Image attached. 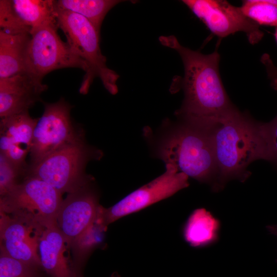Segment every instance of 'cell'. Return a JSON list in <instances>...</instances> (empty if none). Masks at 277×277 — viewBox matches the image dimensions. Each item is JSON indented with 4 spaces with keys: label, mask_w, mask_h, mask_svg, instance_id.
I'll return each instance as SVG.
<instances>
[{
    "label": "cell",
    "mask_w": 277,
    "mask_h": 277,
    "mask_svg": "<svg viewBox=\"0 0 277 277\" xmlns=\"http://www.w3.org/2000/svg\"><path fill=\"white\" fill-rule=\"evenodd\" d=\"M43 268L14 259L0 250V277H45Z\"/></svg>",
    "instance_id": "cell-22"
},
{
    "label": "cell",
    "mask_w": 277,
    "mask_h": 277,
    "mask_svg": "<svg viewBox=\"0 0 277 277\" xmlns=\"http://www.w3.org/2000/svg\"><path fill=\"white\" fill-rule=\"evenodd\" d=\"M0 214V250L23 263L43 268L38 242L44 228L15 216Z\"/></svg>",
    "instance_id": "cell-11"
},
{
    "label": "cell",
    "mask_w": 277,
    "mask_h": 277,
    "mask_svg": "<svg viewBox=\"0 0 277 277\" xmlns=\"http://www.w3.org/2000/svg\"><path fill=\"white\" fill-rule=\"evenodd\" d=\"M38 120L31 117L28 111L1 118L0 153L25 171L29 167L25 160Z\"/></svg>",
    "instance_id": "cell-14"
},
{
    "label": "cell",
    "mask_w": 277,
    "mask_h": 277,
    "mask_svg": "<svg viewBox=\"0 0 277 277\" xmlns=\"http://www.w3.org/2000/svg\"><path fill=\"white\" fill-rule=\"evenodd\" d=\"M54 13L58 28L64 33L67 43L87 66L80 92L87 94L94 78L98 77L110 93L116 94L120 75L106 65V57L100 46V32L78 14L55 8Z\"/></svg>",
    "instance_id": "cell-4"
},
{
    "label": "cell",
    "mask_w": 277,
    "mask_h": 277,
    "mask_svg": "<svg viewBox=\"0 0 277 277\" xmlns=\"http://www.w3.org/2000/svg\"><path fill=\"white\" fill-rule=\"evenodd\" d=\"M31 35L0 30V78L26 72V58Z\"/></svg>",
    "instance_id": "cell-18"
},
{
    "label": "cell",
    "mask_w": 277,
    "mask_h": 277,
    "mask_svg": "<svg viewBox=\"0 0 277 277\" xmlns=\"http://www.w3.org/2000/svg\"><path fill=\"white\" fill-rule=\"evenodd\" d=\"M274 36H275V40H276V43H277V27H276V28H275V33H274Z\"/></svg>",
    "instance_id": "cell-28"
},
{
    "label": "cell",
    "mask_w": 277,
    "mask_h": 277,
    "mask_svg": "<svg viewBox=\"0 0 277 277\" xmlns=\"http://www.w3.org/2000/svg\"><path fill=\"white\" fill-rule=\"evenodd\" d=\"M165 172L149 183L126 195L109 208L100 205L98 216L106 226L125 216L139 211L167 199L189 186V177L170 164Z\"/></svg>",
    "instance_id": "cell-9"
},
{
    "label": "cell",
    "mask_w": 277,
    "mask_h": 277,
    "mask_svg": "<svg viewBox=\"0 0 277 277\" xmlns=\"http://www.w3.org/2000/svg\"><path fill=\"white\" fill-rule=\"evenodd\" d=\"M54 1L1 0V30L30 34L35 28L55 21Z\"/></svg>",
    "instance_id": "cell-13"
},
{
    "label": "cell",
    "mask_w": 277,
    "mask_h": 277,
    "mask_svg": "<svg viewBox=\"0 0 277 277\" xmlns=\"http://www.w3.org/2000/svg\"><path fill=\"white\" fill-rule=\"evenodd\" d=\"M143 135L155 157L173 166L179 172L210 184L214 190L218 171L211 129L166 118L154 133L145 127Z\"/></svg>",
    "instance_id": "cell-2"
},
{
    "label": "cell",
    "mask_w": 277,
    "mask_h": 277,
    "mask_svg": "<svg viewBox=\"0 0 277 277\" xmlns=\"http://www.w3.org/2000/svg\"><path fill=\"white\" fill-rule=\"evenodd\" d=\"M209 30L223 38L243 32L251 44L258 43L264 33L259 25L246 16L240 7L224 0H184L182 1Z\"/></svg>",
    "instance_id": "cell-10"
},
{
    "label": "cell",
    "mask_w": 277,
    "mask_h": 277,
    "mask_svg": "<svg viewBox=\"0 0 277 277\" xmlns=\"http://www.w3.org/2000/svg\"><path fill=\"white\" fill-rule=\"evenodd\" d=\"M221 223L205 208L194 210L182 228L183 237L189 246L203 248L213 245L219 239Z\"/></svg>",
    "instance_id": "cell-17"
},
{
    "label": "cell",
    "mask_w": 277,
    "mask_h": 277,
    "mask_svg": "<svg viewBox=\"0 0 277 277\" xmlns=\"http://www.w3.org/2000/svg\"><path fill=\"white\" fill-rule=\"evenodd\" d=\"M106 226L98 216L94 222L71 244V268L74 277H84L82 271L87 260L92 252L100 247L105 239Z\"/></svg>",
    "instance_id": "cell-19"
},
{
    "label": "cell",
    "mask_w": 277,
    "mask_h": 277,
    "mask_svg": "<svg viewBox=\"0 0 277 277\" xmlns=\"http://www.w3.org/2000/svg\"><path fill=\"white\" fill-rule=\"evenodd\" d=\"M271 156V161L277 163V116L271 122L264 123Z\"/></svg>",
    "instance_id": "cell-24"
},
{
    "label": "cell",
    "mask_w": 277,
    "mask_h": 277,
    "mask_svg": "<svg viewBox=\"0 0 277 277\" xmlns=\"http://www.w3.org/2000/svg\"><path fill=\"white\" fill-rule=\"evenodd\" d=\"M62 194L36 177L26 176L0 197V212L24 219L41 227L56 223Z\"/></svg>",
    "instance_id": "cell-6"
},
{
    "label": "cell",
    "mask_w": 277,
    "mask_h": 277,
    "mask_svg": "<svg viewBox=\"0 0 277 277\" xmlns=\"http://www.w3.org/2000/svg\"><path fill=\"white\" fill-rule=\"evenodd\" d=\"M118 0H58L54 1L56 9L78 14L90 22L100 32L102 22L109 10L118 3Z\"/></svg>",
    "instance_id": "cell-20"
},
{
    "label": "cell",
    "mask_w": 277,
    "mask_h": 277,
    "mask_svg": "<svg viewBox=\"0 0 277 277\" xmlns=\"http://www.w3.org/2000/svg\"><path fill=\"white\" fill-rule=\"evenodd\" d=\"M268 231L277 236V225H269L266 227Z\"/></svg>",
    "instance_id": "cell-26"
},
{
    "label": "cell",
    "mask_w": 277,
    "mask_h": 277,
    "mask_svg": "<svg viewBox=\"0 0 277 277\" xmlns=\"http://www.w3.org/2000/svg\"><path fill=\"white\" fill-rule=\"evenodd\" d=\"M159 40L163 46L175 50L183 62V80L170 88L171 93L178 89L184 92L182 105L175 112L179 120L210 129L237 110L224 87L217 51L204 54L192 50L182 45L173 35L161 36Z\"/></svg>",
    "instance_id": "cell-1"
},
{
    "label": "cell",
    "mask_w": 277,
    "mask_h": 277,
    "mask_svg": "<svg viewBox=\"0 0 277 277\" xmlns=\"http://www.w3.org/2000/svg\"><path fill=\"white\" fill-rule=\"evenodd\" d=\"M67 246L57 224L44 228L38 242L42 267L50 277H74L71 261L65 255Z\"/></svg>",
    "instance_id": "cell-16"
},
{
    "label": "cell",
    "mask_w": 277,
    "mask_h": 277,
    "mask_svg": "<svg viewBox=\"0 0 277 277\" xmlns=\"http://www.w3.org/2000/svg\"><path fill=\"white\" fill-rule=\"evenodd\" d=\"M218 177L214 191L231 180L243 182L250 175L247 167L258 160L271 161L264 123L236 110L211 129Z\"/></svg>",
    "instance_id": "cell-3"
},
{
    "label": "cell",
    "mask_w": 277,
    "mask_h": 277,
    "mask_svg": "<svg viewBox=\"0 0 277 277\" xmlns=\"http://www.w3.org/2000/svg\"><path fill=\"white\" fill-rule=\"evenodd\" d=\"M243 13L259 25L277 27V0L243 1Z\"/></svg>",
    "instance_id": "cell-21"
},
{
    "label": "cell",
    "mask_w": 277,
    "mask_h": 277,
    "mask_svg": "<svg viewBox=\"0 0 277 277\" xmlns=\"http://www.w3.org/2000/svg\"><path fill=\"white\" fill-rule=\"evenodd\" d=\"M92 184L68 193L60 208L56 224L68 248L97 218L100 205Z\"/></svg>",
    "instance_id": "cell-12"
},
{
    "label": "cell",
    "mask_w": 277,
    "mask_h": 277,
    "mask_svg": "<svg viewBox=\"0 0 277 277\" xmlns=\"http://www.w3.org/2000/svg\"><path fill=\"white\" fill-rule=\"evenodd\" d=\"M47 86L27 72L0 78V117L25 111L38 101Z\"/></svg>",
    "instance_id": "cell-15"
},
{
    "label": "cell",
    "mask_w": 277,
    "mask_h": 277,
    "mask_svg": "<svg viewBox=\"0 0 277 277\" xmlns=\"http://www.w3.org/2000/svg\"><path fill=\"white\" fill-rule=\"evenodd\" d=\"M110 277H121L120 275L117 272H113Z\"/></svg>",
    "instance_id": "cell-27"
},
{
    "label": "cell",
    "mask_w": 277,
    "mask_h": 277,
    "mask_svg": "<svg viewBox=\"0 0 277 277\" xmlns=\"http://www.w3.org/2000/svg\"><path fill=\"white\" fill-rule=\"evenodd\" d=\"M27 172L0 153V195H5L26 177Z\"/></svg>",
    "instance_id": "cell-23"
},
{
    "label": "cell",
    "mask_w": 277,
    "mask_h": 277,
    "mask_svg": "<svg viewBox=\"0 0 277 277\" xmlns=\"http://www.w3.org/2000/svg\"><path fill=\"white\" fill-rule=\"evenodd\" d=\"M71 107L63 98L45 104L43 114L33 131L29 167L38 164L58 149L84 137V133L72 124Z\"/></svg>",
    "instance_id": "cell-8"
},
{
    "label": "cell",
    "mask_w": 277,
    "mask_h": 277,
    "mask_svg": "<svg viewBox=\"0 0 277 277\" xmlns=\"http://www.w3.org/2000/svg\"><path fill=\"white\" fill-rule=\"evenodd\" d=\"M56 21L47 22L30 33L26 58V72L42 81L49 72L65 68L87 71L84 61L57 33Z\"/></svg>",
    "instance_id": "cell-7"
},
{
    "label": "cell",
    "mask_w": 277,
    "mask_h": 277,
    "mask_svg": "<svg viewBox=\"0 0 277 277\" xmlns=\"http://www.w3.org/2000/svg\"><path fill=\"white\" fill-rule=\"evenodd\" d=\"M101 150L87 145L83 137L53 152L38 164L29 167L26 176L48 183L60 193H70L92 183L86 173L88 163L100 160Z\"/></svg>",
    "instance_id": "cell-5"
},
{
    "label": "cell",
    "mask_w": 277,
    "mask_h": 277,
    "mask_svg": "<svg viewBox=\"0 0 277 277\" xmlns=\"http://www.w3.org/2000/svg\"><path fill=\"white\" fill-rule=\"evenodd\" d=\"M261 60L266 69L272 87L277 90V67L274 65L270 56L268 54H264Z\"/></svg>",
    "instance_id": "cell-25"
}]
</instances>
